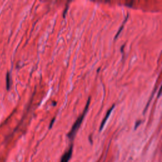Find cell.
Instances as JSON below:
<instances>
[{"instance_id":"7a4b0ae2","label":"cell","mask_w":162,"mask_h":162,"mask_svg":"<svg viewBox=\"0 0 162 162\" xmlns=\"http://www.w3.org/2000/svg\"><path fill=\"white\" fill-rule=\"evenodd\" d=\"M72 146L70 147V148L69 149V150L67 151L66 152L64 153V155H63L62 158H61V161L60 162H68L69 160L70 159V158L72 157Z\"/></svg>"},{"instance_id":"277c9868","label":"cell","mask_w":162,"mask_h":162,"mask_svg":"<svg viewBox=\"0 0 162 162\" xmlns=\"http://www.w3.org/2000/svg\"><path fill=\"white\" fill-rule=\"evenodd\" d=\"M55 118H54V119H53V120L52 121V123H50L49 128H52V125H53V123H54V121H55Z\"/></svg>"},{"instance_id":"3957f363","label":"cell","mask_w":162,"mask_h":162,"mask_svg":"<svg viewBox=\"0 0 162 162\" xmlns=\"http://www.w3.org/2000/svg\"><path fill=\"white\" fill-rule=\"evenodd\" d=\"M114 108H115V105H113V106H112V107L111 108H110V110L107 112V113H106V115L105 117H104V119L103 120V122H101V126H100V131H101V130L103 129V127H104V124H105V123H106V120H108V117H109V116L110 115V114H111V113H112V110H113Z\"/></svg>"},{"instance_id":"6da1fadb","label":"cell","mask_w":162,"mask_h":162,"mask_svg":"<svg viewBox=\"0 0 162 162\" xmlns=\"http://www.w3.org/2000/svg\"><path fill=\"white\" fill-rule=\"evenodd\" d=\"M90 100H91V98L89 97V98L88 101H87V102L86 106H85V109L84 110L83 113H82V115L77 119V120H76L75 123L74 124V125H73V127H72V129L70 130V131L69 133L68 134V138L70 139H72L73 138L75 137L76 132H77L79 128L80 127V125L81 124L82 120H83V119L84 118V116L85 115V113H86V112H87V110L88 109L89 104V103H90Z\"/></svg>"}]
</instances>
